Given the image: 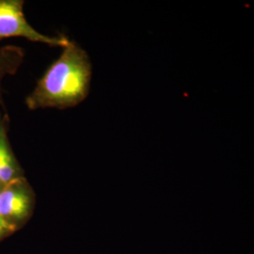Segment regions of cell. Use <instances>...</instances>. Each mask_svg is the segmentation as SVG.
<instances>
[{
    "label": "cell",
    "mask_w": 254,
    "mask_h": 254,
    "mask_svg": "<svg viewBox=\"0 0 254 254\" xmlns=\"http://www.w3.org/2000/svg\"><path fill=\"white\" fill-rule=\"evenodd\" d=\"M91 74L89 55L76 43L69 41L27 96V108L35 110L76 107L89 95Z\"/></svg>",
    "instance_id": "6da1fadb"
},
{
    "label": "cell",
    "mask_w": 254,
    "mask_h": 254,
    "mask_svg": "<svg viewBox=\"0 0 254 254\" xmlns=\"http://www.w3.org/2000/svg\"><path fill=\"white\" fill-rule=\"evenodd\" d=\"M6 124H7V118L6 117L3 118L1 116V112H0V131H1L2 127H4V125H6Z\"/></svg>",
    "instance_id": "52a82bcc"
},
{
    "label": "cell",
    "mask_w": 254,
    "mask_h": 254,
    "mask_svg": "<svg viewBox=\"0 0 254 254\" xmlns=\"http://www.w3.org/2000/svg\"><path fill=\"white\" fill-rule=\"evenodd\" d=\"M35 204V192L25 176L0 188V218L16 232L29 221Z\"/></svg>",
    "instance_id": "7a4b0ae2"
},
{
    "label": "cell",
    "mask_w": 254,
    "mask_h": 254,
    "mask_svg": "<svg viewBox=\"0 0 254 254\" xmlns=\"http://www.w3.org/2000/svg\"><path fill=\"white\" fill-rule=\"evenodd\" d=\"M25 52L22 47L5 46L0 47V102H1V82L7 75L15 74L23 64ZM2 103V102H1Z\"/></svg>",
    "instance_id": "5b68a950"
},
{
    "label": "cell",
    "mask_w": 254,
    "mask_h": 254,
    "mask_svg": "<svg viewBox=\"0 0 254 254\" xmlns=\"http://www.w3.org/2000/svg\"><path fill=\"white\" fill-rule=\"evenodd\" d=\"M14 233H16V231L13 228L10 227L2 218H0V242L8 238L11 235H13Z\"/></svg>",
    "instance_id": "8992f818"
},
{
    "label": "cell",
    "mask_w": 254,
    "mask_h": 254,
    "mask_svg": "<svg viewBox=\"0 0 254 254\" xmlns=\"http://www.w3.org/2000/svg\"><path fill=\"white\" fill-rule=\"evenodd\" d=\"M24 1L0 0V40L22 37L35 43L64 48L69 43L65 36L49 37L38 32L27 23L24 14Z\"/></svg>",
    "instance_id": "3957f363"
},
{
    "label": "cell",
    "mask_w": 254,
    "mask_h": 254,
    "mask_svg": "<svg viewBox=\"0 0 254 254\" xmlns=\"http://www.w3.org/2000/svg\"><path fill=\"white\" fill-rule=\"evenodd\" d=\"M21 177L24 171L9 145L6 124L0 131V188Z\"/></svg>",
    "instance_id": "277c9868"
}]
</instances>
